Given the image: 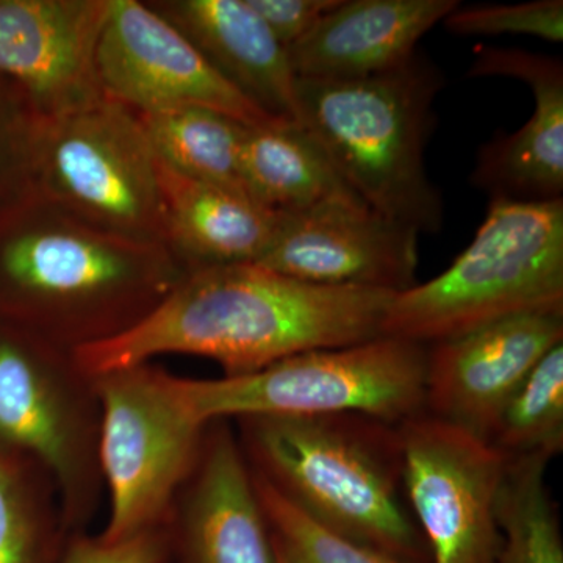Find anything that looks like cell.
<instances>
[{"label":"cell","mask_w":563,"mask_h":563,"mask_svg":"<svg viewBox=\"0 0 563 563\" xmlns=\"http://www.w3.org/2000/svg\"><path fill=\"white\" fill-rule=\"evenodd\" d=\"M563 343V310L514 314L429 344L424 410L484 440L544 355Z\"/></svg>","instance_id":"obj_13"},{"label":"cell","mask_w":563,"mask_h":563,"mask_svg":"<svg viewBox=\"0 0 563 563\" xmlns=\"http://www.w3.org/2000/svg\"><path fill=\"white\" fill-rule=\"evenodd\" d=\"M101 401L99 465L110 515L99 539L124 542L168 523L207 424L188 412L173 374L150 363L96 376Z\"/></svg>","instance_id":"obj_8"},{"label":"cell","mask_w":563,"mask_h":563,"mask_svg":"<svg viewBox=\"0 0 563 563\" xmlns=\"http://www.w3.org/2000/svg\"><path fill=\"white\" fill-rule=\"evenodd\" d=\"M168 528L169 563H279L250 463L229 420L207 424Z\"/></svg>","instance_id":"obj_14"},{"label":"cell","mask_w":563,"mask_h":563,"mask_svg":"<svg viewBox=\"0 0 563 563\" xmlns=\"http://www.w3.org/2000/svg\"><path fill=\"white\" fill-rule=\"evenodd\" d=\"M251 473L274 543L288 563H410L318 523L287 501L262 476L252 470Z\"/></svg>","instance_id":"obj_25"},{"label":"cell","mask_w":563,"mask_h":563,"mask_svg":"<svg viewBox=\"0 0 563 563\" xmlns=\"http://www.w3.org/2000/svg\"><path fill=\"white\" fill-rule=\"evenodd\" d=\"M251 470L318 523L393 558L429 563L404 492L398 426L365 415L244 417Z\"/></svg>","instance_id":"obj_3"},{"label":"cell","mask_w":563,"mask_h":563,"mask_svg":"<svg viewBox=\"0 0 563 563\" xmlns=\"http://www.w3.org/2000/svg\"><path fill=\"white\" fill-rule=\"evenodd\" d=\"M101 401L74 350L0 318V446L49 472L70 532L98 510Z\"/></svg>","instance_id":"obj_7"},{"label":"cell","mask_w":563,"mask_h":563,"mask_svg":"<svg viewBox=\"0 0 563 563\" xmlns=\"http://www.w3.org/2000/svg\"><path fill=\"white\" fill-rule=\"evenodd\" d=\"M468 76L523 80L536 111L520 131L485 144L472 181L492 201L540 203L563 199V66L555 57L479 47Z\"/></svg>","instance_id":"obj_16"},{"label":"cell","mask_w":563,"mask_h":563,"mask_svg":"<svg viewBox=\"0 0 563 563\" xmlns=\"http://www.w3.org/2000/svg\"><path fill=\"white\" fill-rule=\"evenodd\" d=\"M426 357L424 344L380 335L291 355L246 376H174V388L202 424L244 417L355 413L399 426L424 412Z\"/></svg>","instance_id":"obj_6"},{"label":"cell","mask_w":563,"mask_h":563,"mask_svg":"<svg viewBox=\"0 0 563 563\" xmlns=\"http://www.w3.org/2000/svg\"><path fill=\"white\" fill-rule=\"evenodd\" d=\"M455 0H339L288 47L296 79L354 80L402 66Z\"/></svg>","instance_id":"obj_17"},{"label":"cell","mask_w":563,"mask_h":563,"mask_svg":"<svg viewBox=\"0 0 563 563\" xmlns=\"http://www.w3.org/2000/svg\"><path fill=\"white\" fill-rule=\"evenodd\" d=\"M136 114L155 157L191 179L247 192L242 172L246 124L202 107Z\"/></svg>","instance_id":"obj_22"},{"label":"cell","mask_w":563,"mask_h":563,"mask_svg":"<svg viewBox=\"0 0 563 563\" xmlns=\"http://www.w3.org/2000/svg\"><path fill=\"white\" fill-rule=\"evenodd\" d=\"M398 428L404 492L429 563H498L496 503L509 459L426 410Z\"/></svg>","instance_id":"obj_10"},{"label":"cell","mask_w":563,"mask_h":563,"mask_svg":"<svg viewBox=\"0 0 563 563\" xmlns=\"http://www.w3.org/2000/svg\"><path fill=\"white\" fill-rule=\"evenodd\" d=\"M43 120L27 92L0 76V206L31 190Z\"/></svg>","instance_id":"obj_26"},{"label":"cell","mask_w":563,"mask_h":563,"mask_svg":"<svg viewBox=\"0 0 563 563\" xmlns=\"http://www.w3.org/2000/svg\"><path fill=\"white\" fill-rule=\"evenodd\" d=\"M96 66L103 95L139 113L202 107L251 128L287 121L252 103L147 2L110 0Z\"/></svg>","instance_id":"obj_11"},{"label":"cell","mask_w":563,"mask_h":563,"mask_svg":"<svg viewBox=\"0 0 563 563\" xmlns=\"http://www.w3.org/2000/svg\"><path fill=\"white\" fill-rule=\"evenodd\" d=\"M242 172L244 187L252 198L280 213L324 203L362 201L292 121L247 125Z\"/></svg>","instance_id":"obj_20"},{"label":"cell","mask_w":563,"mask_h":563,"mask_svg":"<svg viewBox=\"0 0 563 563\" xmlns=\"http://www.w3.org/2000/svg\"><path fill=\"white\" fill-rule=\"evenodd\" d=\"M32 188L91 224L166 246L157 158L136 111L107 96L44 117Z\"/></svg>","instance_id":"obj_9"},{"label":"cell","mask_w":563,"mask_h":563,"mask_svg":"<svg viewBox=\"0 0 563 563\" xmlns=\"http://www.w3.org/2000/svg\"><path fill=\"white\" fill-rule=\"evenodd\" d=\"M70 533L49 472L0 446V563H60Z\"/></svg>","instance_id":"obj_21"},{"label":"cell","mask_w":563,"mask_h":563,"mask_svg":"<svg viewBox=\"0 0 563 563\" xmlns=\"http://www.w3.org/2000/svg\"><path fill=\"white\" fill-rule=\"evenodd\" d=\"M455 35H529L562 43V0H533L515 5H473L451 11L443 20Z\"/></svg>","instance_id":"obj_27"},{"label":"cell","mask_w":563,"mask_h":563,"mask_svg":"<svg viewBox=\"0 0 563 563\" xmlns=\"http://www.w3.org/2000/svg\"><path fill=\"white\" fill-rule=\"evenodd\" d=\"M395 295L309 284L255 263L207 266L185 274L128 332L74 354L95 377L163 354L198 355L224 377L246 376L302 352L377 339Z\"/></svg>","instance_id":"obj_1"},{"label":"cell","mask_w":563,"mask_h":563,"mask_svg":"<svg viewBox=\"0 0 563 563\" xmlns=\"http://www.w3.org/2000/svg\"><path fill=\"white\" fill-rule=\"evenodd\" d=\"M157 174L166 246L188 272L261 262L276 233L279 211L247 192L184 176L161 158Z\"/></svg>","instance_id":"obj_19"},{"label":"cell","mask_w":563,"mask_h":563,"mask_svg":"<svg viewBox=\"0 0 563 563\" xmlns=\"http://www.w3.org/2000/svg\"><path fill=\"white\" fill-rule=\"evenodd\" d=\"M187 273L165 244L107 231L33 188L0 206V318L69 350L128 332Z\"/></svg>","instance_id":"obj_2"},{"label":"cell","mask_w":563,"mask_h":563,"mask_svg":"<svg viewBox=\"0 0 563 563\" xmlns=\"http://www.w3.org/2000/svg\"><path fill=\"white\" fill-rule=\"evenodd\" d=\"M548 463L539 455L507 462L496 503L498 563H563L561 528L547 485Z\"/></svg>","instance_id":"obj_23"},{"label":"cell","mask_w":563,"mask_h":563,"mask_svg":"<svg viewBox=\"0 0 563 563\" xmlns=\"http://www.w3.org/2000/svg\"><path fill=\"white\" fill-rule=\"evenodd\" d=\"M169 555L172 536L166 523L118 543L81 531L70 533L60 563H169Z\"/></svg>","instance_id":"obj_28"},{"label":"cell","mask_w":563,"mask_h":563,"mask_svg":"<svg viewBox=\"0 0 563 563\" xmlns=\"http://www.w3.org/2000/svg\"><path fill=\"white\" fill-rule=\"evenodd\" d=\"M274 544H276V543H274ZM276 550H277V547H276ZM277 558H279V563H288L287 561H285V558H284V555H282L279 550H277Z\"/></svg>","instance_id":"obj_30"},{"label":"cell","mask_w":563,"mask_h":563,"mask_svg":"<svg viewBox=\"0 0 563 563\" xmlns=\"http://www.w3.org/2000/svg\"><path fill=\"white\" fill-rule=\"evenodd\" d=\"M147 3L184 33L210 65L258 109L295 122L296 77L288 49L247 0Z\"/></svg>","instance_id":"obj_18"},{"label":"cell","mask_w":563,"mask_h":563,"mask_svg":"<svg viewBox=\"0 0 563 563\" xmlns=\"http://www.w3.org/2000/svg\"><path fill=\"white\" fill-rule=\"evenodd\" d=\"M442 85L418 52L365 79H296L295 122L366 206L420 233L439 232L443 203L424 150Z\"/></svg>","instance_id":"obj_4"},{"label":"cell","mask_w":563,"mask_h":563,"mask_svg":"<svg viewBox=\"0 0 563 563\" xmlns=\"http://www.w3.org/2000/svg\"><path fill=\"white\" fill-rule=\"evenodd\" d=\"M282 46L302 40L339 0H247Z\"/></svg>","instance_id":"obj_29"},{"label":"cell","mask_w":563,"mask_h":563,"mask_svg":"<svg viewBox=\"0 0 563 563\" xmlns=\"http://www.w3.org/2000/svg\"><path fill=\"white\" fill-rule=\"evenodd\" d=\"M507 459L555 457L563 450V343L533 366L488 440Z\"/></svg>","instance_id":"obj_24"},{"label":"cell","mask_w":563,"mask_h":563,"mask_svg":"<svg viewBox=\"0 0 563 563\" xmlns=\"http://www.w3.org/2000/svg\"><path fill=\"white\" fill-rule=\"evenodd\" d=\"M280 213V211H279ZM420 232L362 201L280 213L268 251L255 265L324 287H413Z\"/></svg>","instance_id":"obj_12"},{"label":"cell","mask_w":563,"mask_h":563,"mask_svg":"<svg viewBox=\"0 0 563 563\" xmlns=\"http://www.w3.org/2000/svg\"><path fill=\"white\" fill-rule=\"evenodd\" d=\"M555 310H563V199L492 201L446 272L393 296L383 335L429 346L514 314Z\"/></svg>","instance_id":"obj_5"},{"label":"cell","mask_w":563,"mask_h":563,"mask_svg":"<svg viewBox=\"0 0 563 563\" xmlns=\"http://www.w3.org/2000/svg\"><path fill=\"white\" fill-rule=\"evenodd\" d=\"M110 0H0V76L43 117L103 98L96 66Z\"/></svg>","instance_id":"obj_15"}]
</instances>
